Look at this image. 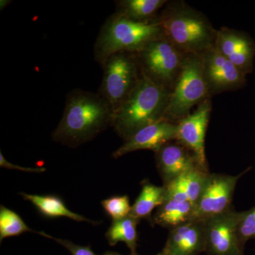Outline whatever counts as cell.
Segmentation results:
<instances>
[{
  "label": "cell",
  "mask_w": 255,
  "mask_h": 255,
  "mask_svg": "<svg viewBox=\"0 0 255 255\" xmlns=\"http://www.w3.org/2000/svg\"><path fill=\"white\" fill-rule=\"evenodd\" d=\"M114 113L98 93L75 89L67 96L63 117L52 132L53 141L78 147L112 127Z\"/></svg>",
  "instance_id": "6da1fadb"
},
{
  "label": "cell",
  "mask_w": 255,
  "mask_h": 255,
  "mask_svg": "<svg viewBox=\"0 0 255 255\" xmlns=\"http://www.w3.org/2000/svg\"><path fill=\"white\" fill-rule=\"evenodd\" d=\"M157 19L164 36L184 54L201 55L216 43L218 30L204 14L182 1L167 4Z\"/></svg>",
  "instance_id": "7a4b0ae2"
},
{
  "label": "cell",
  "mask_w": 255,
  "mask_h": 255,
  "mask_svg": "<svg viewBox=\"0 0 255 255\" xmlns=\"http://www.w3.org/2000/svg\"><path fill=\"white\" fill-rule=\"evenodd\" d=\"M169 94L143 74L131 95L114 114L112 127L125 141L140 129L164 120Z\"/></svg>",
  "instance_id": "3957f363"
},
{
  "label": "cell",
  "mask_w": 255,
  "mask_h": 255,
  "mask_svg": "<svg viewBox=\"0 0 255 255\" xmlns=\"http://www.w3.org/2000/svg\"><path fill=\"white\" fill-rule=\"evenodd\" d=\"M163 35L157 18L137 22L117 13L111 15L101 28L94 46L95 60L101 66L114 53L140 52L150 41Z\"/></svg>",
  "instance_id": "277c9868"
},
{
  "label": "cell",
  "mask_w": 255,
  "mask_h": 255,
  "mask_svg": "<svg viewBox=\"0 0 255 255\" xmlns=\"http://www.w3.org/2000/svg\"><path fill=\"white\" fill-rule=\"evenodd\" d=\"M200 55H186L180 73L169 94L164 120L177 124L194 106L210 98Z\"/></svg>",
  "instance_id": "5b68a950"
},
{
  "label": "cell",
  "mask_w": 255,
  "mask_h": 255,
  "mask_svg": "<svg viewBox=\"0 0 255 255\" xmlns=\"http://www.w3.org/2000/svg\"><path fill=\"white\" fill-rule=\"evenodd\" d=\"M102 67L103 78L97 93L114 114L131 95L143 74L136 53L129 52L114 53Z\"/></svg>",
  "instance_id": "8992f818"
},
{
  "label": "cell",
  "mask_w": 255,
  "mask_h": 255,
  "mask_svg": "<svg viewBox=\"0 0 255 255\" xmlns=\"http://www.w3.org/2000/svg\"><path fill=\"white\" fill-rule=\"evenodd\" d=\"M136 54L144 75L171 92L180 73L186 55L164 34L150 41Z\"/></svg>",
  "instance_id": "52a82bcc"
},
{
  "label": "cell",
  "mask_w": 255,
  "mask_h": 255,
  "mask_svg": "<svg viewBox=\"0 0 255 255\" xmlns=\"http://www.w3.org/2000/svg\"><path fill=\"white\" fill-rule=\"evenodd\" d=\"M248 170L236 176L210 173L205 187L194 206L191 220L204 221L232 209L238 181Z\"/></svg>",
  "instance_id": "ba28073f"
},
{
  "label": "cell",
  "mask_w": 255,
  "mask_h": 255,
  "mask_svg": "<svg viewBox=\"0 0 255 255\" xmlns=\"http://www.w3.org/2000/svg\"><path fill=\"white\" fill-rule=\"evenodd\" d=\"M243 211H229L204 221L206 251L211 255H241L238 228Z\"/></svg>",
  "instance_id": "9c48e42d"
},
{
  "label": "cell",
  "mask_w": 255,
  "mask_h": 255,
  "mask_svg": "<svg viewBox=\"0 0 255 255\" xmlns=\"http://www.w3.org/2000/svg\"><path fill=\"white\" fill-rule=\"evenodd\" d=\"M200 56L210 95L236 90L246 85V74L225 57L215 45Z\"/></svg>",
  "instance_id": "30bf717a"
},
{
  "label": "cell",
  "mask_w": 255,
  "mask_h": 255,
  "mask_svg": "<svg viewBox=\"0 0 255 255\" xmlns=\"http://www.w3.org/2000/svg\"><path fill=\"white\" fill-rule=\"evenodd\" d=\"M212 106L210 98L201 102L193 113L178 122L176 140L190 150L201 167L208 168L205 137Z\"/></svg>",
  "instance_id": "8fae6325"
},
{
  "label": "cell",
  "mask_w": 255,
  "mask_h": 255,
  "mask_svg": "<svg viewBox=\"0 0 255 255\" xmlns=\"http://www.w3.org/2000/svg\"><path fill=\"white\" fill-rule=\"evenodd\" d=\"M215 46L243 73L247 75L253 71L255 43L249 35L232 28L223 27L217 31Z\"/></svg>",
  "instance_id": "7c38bea8"
},
{
  "label": "cell",
  "mask_w": 255,
  "mask_h": 255,
  "mask_svg": "<svg viewBox=\"0 0 255 255\" xmlns=\"http://www.w3.org/2000/svg\"><path fill=\"white\" fill-rule=\"evenodd\" d=\"M155 153L156 165L164 186L194 169H204L194 154L177 140L162 146Z\"/></svg>",
  "instance_id": "4fadbf2b"
},
{
  "label": "cell",
  "mask_w": 255,
  "mask_h": 255,
  "mask_svg": "<svg viewBox=\"0 0 255 255\" xmlns=\"http://www.w3.org/2000/svg\"><path fill=\"white\" fill-rule=\"evenodd\" d=\"M177 124L162 120L135 132L130 138L125 140L112 157L115 159L127 154L140 150L158 151L162 146L174 141L177 137Z\"/></svg>",
  "instance_id": "5bb4252c"
},
{
  "label": "cell",
  "mask_w": 255,
  "mask_h": 255,
  "mask_svg": "<svg viewBox=\"0 0 255 255\" xmlns=\"http://www.w3.org/2000/svg\"><path fill=\"white\" fill-rule=\"evenodd\" d=\"M206 251L204 221L191 220L169 231L159 255H197Z\"/></svg>",
  "instance_id": "9a60e30c"
},
{
  "label": "cell",
  "mask_w": 255,
  "mask_h": 255,
  "mask_svg": "<svg viewBox=\"0 0 255 255\" xmlns=\"http://www.w3.org/2000/svg\"><path fill=\"white\" fill-rule=\"evenodd\" d=\"M210 172L197 168L183 174L173 182L164 186L166 199L188 201L195 206L207 182Z\"/></svg>",
  "instance_id": "2e32d148"
},
{
  "label": "cell",
  "mask_w": 255,
  "mask_h": 255,
  "mask_svg": "<svg viewBox=\"0 0 255 255\" xmlns=\"http://www.w3.org/2000/svg\"><path fill=\"white\" fill-rule=\"evenodd\" d=\"M194 206L188 201L167 199L156 210L150 221L152 224L172 229L191 221Z\"/></svg>",
  "instance_id": "e0dca14e"
},
{
  "label": "cell",
  "mask_w": 255,
  "mask_h": 255,
  "mask_svg": "<svg viewBox=\"0 0 255 255\" xmlns=\"http://www.w3.org/2000/svg\"><path fill=\"white\" fill-rule=\"evenodd\" d=\"M20 195L25 200L29 201L43 216L48 218L67 217L78 222H87L94 225L100 223L87 219L85 216L76 214L68 209L64 201L58 196L37 195L21 192Z\"/></svg>",
  "instance_id": "ac0fdd59"
},
{
  "label": "cell",
  "mask_w": 255,
  "mask_h": 255,
  "mask_svg": "<svg viewBox=\"0 0 255 255\" xmlns=\"http://www.w3.org/2000/svg\"><path fill=\"white\" fill-rule=\"evenodd\" d=\"M116 12L132 21L148 22L155 20L166 0H120L115 1Z\"/></svg>",
  "instance_id": "d6986e66"
},
{
  "label": "cell",
  "mask_w": 255,
  "mask_h": 255,
  "mask_svg": "<svg viewBox=\"0 0 255 255\" xmlns=\"http://www.w3.org/2000/svg\"><path fill=\"white\" fill-rule=\"evenodd\" d=\"M166 200V188L145 182L129 216L139 220L152 219V211L162 205Z\"/></svg>",
  "instance_id": "ffe728a7"
},
{
  "label": "cell",
  "mask_w": 255,
  "mask_h": 255,
  "mask_svg": "<svg viewBox=\"0 0 255 255\" xmlns=\"http://www.w3.org/2000/svg\"><path fill=\"white\" fill-rule=\"evenodd\" d=\"M140 221L131 216L112 221V225L105 234L106 239L110 246H114L120 242H123L130 249L132 255H135L138 238L137 226Z\"/></svg>",
  "instance_id": "44dd1931"
},
{
  "label": "cell",
  "mask_w": 255,
  "mask_h": 255,
  "mask_svg": "<svg viewBox=\"0 0 255 255\" xmlns=\"http://www.w3.org/2000/svg\"><path fill=\"white\" fill-rule=\"evenodd\" d=\"M26 232H35L28 227L19 215L4 206L0 207V241Z\"/></svg>",
  "instance_id": "7402d4cb"
},
{
  "label": "cell",
  "mask_w": 255,
  "mask_h": 255,
  "mask_svg": "<svg viewBox=\"0 0 255 255\" xmlns=\"http://www.w3.org/2000/svg\"><path fill=\"white\" fill-rule=\"evenodd\" d=\"M102 206L112 221L123 219L130 214L131 206L127 195L114 196L102 201Z\"/></svg>",
  "instance_id": "603a6c76"
},
{
  "label": "cell",
  "mask_w": 255,
  "mask_h": 255,
  "mask_svg": "<svg viewBox=\"0 0 255 255\" xmlns=\"http://www.w3.org/2000/svg\"><path fill=\"white\" fill-rule=\"evenodd\" d=\"M238 235L242 246L249 240L255 238V206L248 211H243L238 228Z\"/></svg>",
  "instance_id": "cb8c5ba5"
},
{
  "label": "cell",
  "mask_w": 255,
  "mask_h": 255,
  "mask_svg": "<svg viewBox=\"0 0 255 255\" xmlns=\"http://www.w3.org/2000/svg\"><path fill=\"white\" fill-rule=\"evenodd\" d=\"M40 236H43V237L49 238L52 241H55V243H58L60 246L64 247L65 249L68 250L70 252V254L72 255H97L94 253L91 248L89 246H82L80 245L75 244L70 241L66 239H61V238H57L47 234L43 231L40 232H36Z\"/></svg>",
  "instance_id": "d4e9b609"
},
{
  "label": "cell",
  "mask_w": 255,
  "mask_h": 255,
  "mask_svg": "<svg viewBox=\"0 0 255 255\" xmlns=\"http://www.w3.org/2000/svg\"><path fill=\"white\" fill-rule=\"evenodd\" d=\"M0 167L5 169H16L22 172H30V173H42L46 171L45 167H25L11 163L6 160L1 152H0Z\"/></svg>",
  "instance_id": "484cf974"
},
{
  "label": "cell",
  "mask_w": 255,
  "mask_h": 255,
  "mask_svg": "<svg viewBox=\"0 0 255 255\" xmlns=\"http://www.w3.org/2000/svg\"><path fill=\"white\" fill-rule=\"evenodd\" d=\"M11 2H12V1H11V0H0V10L2 11V10L6 9Z\"/></svg>",
  "instance_id": "4316f807"
},
{
  "label": "cell",
  "mask_w": 255,
  "mask_h": 255,
  "mask_svg": "<svg viewBox=\"0 0 255 255\" xmlns=\"http://www.w3.org/2000/svg\"><path fill=\"white\" fill-rule=\"evenodd\" d=\"M102 255H123L122 254H120V253H117V252H112V251H107L105 252V253H103Z\"/></svg>",
  "instance_id": "83f0119b"
}]
</instances>
